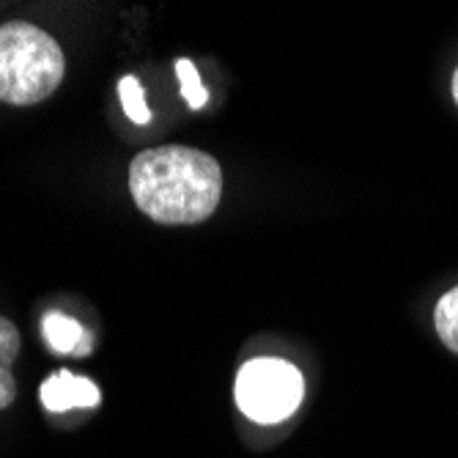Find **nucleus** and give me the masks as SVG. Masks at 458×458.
<instances>
[{
	"mask_svg": "<svg viewBox=\"0 0 458 458\" xmlns=\"http://www.w3.org/2000/svg\"><path fill=\"white\" fill-rule=\"evenodd\" d=\"M130 192L138 209L162 225L209 220L223 195V171L215 157L190 146H159L130 165Z\"/></svg>",
	"mask_w": 458,
	"mask_h": 458,
	"instance_id": "obj_1",
	"label": "nucleus"
},
{
	"mask_svg": "<svg viewBox=\"0 0 458 458\" xmlns=\"http://www.w3.org/2000/svg\"><path fill=\"white\" fill-rule=\"evenodd\" d=\"M66 74L58 41L30 22L0 25V102L28 107L55 94Z\"/></svg>",
	"mask_w": 458,
	"mask_h": 458,
	"instance_id": "obj_2",
	"label": "nucleus"
},
{
	"mask_svg": "<svg viewBox=\"0 0 458 458\" xmlns=\"http://www.w3.org/2000/svg\"><path fill=\"white\" fill-rule=\"evenodd\" d=\"M302 393V373L277 357L250 360L236 377V403L256 423H280L291 418Z\"/></svg>",
	"mask_w": 458,
	"mask_h": 458,
	"instance_id": "obj_3",
	"label": "nucleus"
},
{
	"mask_svg": "<svg viewBox=\"0 0 458 458\" xmlns=\"http://www.w3.org/2000/svg\"><path fill=\"white\" fill-rule=\"evenodd\" d=\"M38 398L50 411H69V409H91L99 403V387L91 379L74 377L72 370H58L41 385Z\"/></svg>",
	"mask_w": 458,
	"mask_h": 458,
	"instance_id": "obj_4",
	"label": "nucleus"
},
{
	"mask_svg": "<svg viewBox=\"0 0 458 458\" xmlns=\"http://www.w3.org/2000/svg\"><path fill=\"white\" fill-rule=\"evenodd\" d=\"M45 341L58 354H89L91 352V335L82 329L74 318L64 313H47L41 321Z\"/></svg>",
	"mask_w": 458,
	"mask_h": 458,
	"instance_id": "obj_5",
	"label": "nucleus"
},
{
	"mask_svg": "<svg viewBox=\"0 0 458 458\" xmlns=\"http://www.w3.org/2000/svg\"><path fill=\"white\" fill-rule=\"evenodd\" d=\"M20 354V332L17 327L0 316V409H6L17 395V382L12 377V365Z\"/></svg>",
	"mask_w": 458,
	"mask_h": 458,
	"instance_id": "obj_6",
	"label": "nucleus"
},
{
	"mask_svg": "<svg viewBox=\"0 0 458 458\" xmlns=\"http://www.w3.org/2000/svg\"><path fill=\"white\" fill-rule=\"evenodd\" d=\"M434 327H437V335L442 338V344L458 354V285L450 288L447 294H442V300L437 302Z\"/></svg>",
	"mask_w": 458,
	"mask_h": 458,
	"instance_id": "obj_7",
	"label": "nucleus"
},
{
	"mask_svg": "<svg viewBox=\"0 0 458 458\" xmlns=\"http://www.w3.org/2000/svg\"><path fill=\"white\" fill-rule=\"evenodd\" d=\"M118 97H121L123 113H127L135 123H148L151 110H148V105H146V94H143V89H140L138 77H132V74L121 77V82H118Z\"/></svg>",
	"mask_w": 458,
	"mask_h": 458,
	"instance_id": "obj_8",
	"label": "nucleus"
},
{
	"mask_svg": "<svg viewBox=\"0 0 458 458\" xmlns=\"http://www.w3.org/2000/svg\"><path fill=\"white\" fill-rule=\"evenodd\" d=\"M176 74H179L182 94H184L187 105H190L192 110H200V107L206 105V99H209V94H206V89H203V82H200V74H198L195 64L187 61V58L176 61Z\"/></svg>",
	"mask_w": 458,
	"mask_h": 458,
	"instance_id": "obj_9",
	"label": "nucleus"
},
{
	"mask_svg": "<svg viewBox=\"0 0 458 458\" xmlns=\"http://www.w3.org/2000/svg\"><path fill=\"white\" fill-rule=\"evenodd\" d=\"M453 99H455V105H458V69H455V74H453Z\"/></svg>",
	"mask_w": 458,
	"mask_h": 458,
	"instance_id": "obj_10",
	"label": "nucleus"
}]
</instances>
